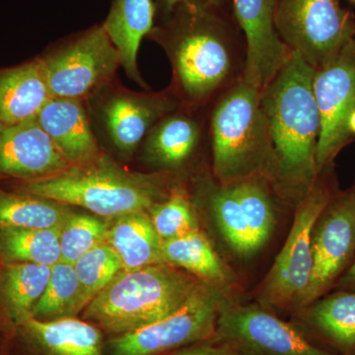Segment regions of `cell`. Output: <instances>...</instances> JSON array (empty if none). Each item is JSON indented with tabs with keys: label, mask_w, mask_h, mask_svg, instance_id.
I'll return each mask as SVG.
<instances>
[{
	"label": "cell",
	"mask_w": 355,
	"mask_h": 355,
	"mask_svg": "<svg viewBox=\"0 0 355 355\" xmlns=\"http://www.w3.org/2000/svg\"><path fill=\"white\" fill-rule=\"evenodd\" d=\"M73 266L87 305L123 270L120 259L106 243L84 254Z\"/></svg>",
	"instance_id": "1f68e13d"
},
{
	"label": "cell",
	"mask_w": 355,
	"mask_h": 355,
	"mask_svg": "<svg viewBox=\"0 0 355 355\" xmlns=\"http://www.w3.org/2000/svg\"><path fill=\"white\" fill-rule=\"evenodd\" d=\"M175 102L165 95L116 94L104 105L103 116L114 146L132 154L159 119L170 113Z\"/></svg>",
	"instance_id": "2e32d148"
},
{
	"label": "cell",
	"mask_w": 355,
	"mask_h": 355,
	"mask_svg": "<svg viewBox=\"0 0 355 355\" xmlns=\"http://www.w3.org/2000/svg\"><path fill=\"white\" fill-rule=\"evenodd\" d=\"M162 261L167 265L183 268L228 295L237 286L235 275L200 229L163 242Z\"/></svg>",
	"instance_id": "ac0fdd59"
},
{
	"label": "cell",
	"mask_w": 355,
	"mask_h": 355,
	"mask_svg": "<svg viewBox=\"0 0 355 355\" xmlns=\"http://www.w3.org/2000/svg\"><path fill=\"white\" fill-rule=\"evenodd\" d=\"M71 211L64 203L0 188V229L62 227Z\"/></svg>",
	"instance_id": "484cf974"
},
{
	"label": "cell",
	"mask_w": 355,
	"mask_h": 355,
	"mask_svg": "<svg viewBox=\"0 0 355 355\" xmlns=\"http://www.w3.org/2000/svg\"><path fill=\"white\" fill-rule=\"evenodd\" d=\"M86 306L74 266L60 261L51 266L48 286L35 307L32 318L53 321L74 317Z\"/></svg>",
	"instance_id": "83f0119b"
},
{
	"label": "cell",
	"mask_w": 355,
	"mask_h": 355,
	"mask_svg": "<svg viewBox=\"0 0 355 355\" xmlns=\"http://www.w3.org/2000/svg\"><path fill=\"white\" fill-rule=\"evenodd\" d=\"M261 93L240 76L214 108L212 169L218 183L256 176L268 180L272 146Z\"/></svg>",
	"instance_id": "5b68a950"
},
{
	"label": "cell",
	"mask_w": 355,
	"mask_h": 355,
	"mask_svg": "<svg viewBox=\"0 0 355 355\" xmlns=\"http://www.w3.org/2000/svg\"><path fill=\"white\" fill-rule=\"evenodd\" d=\"M154 15V0H114L103 24L120 53L121 67L130 78L141 84L137 53L142 39L153 31Z\"/></svg>",
	"instance_id": "ffe728a7"
},
{
	"label": "cell",
	"mask_w": 355,
	"mask_h": 355,
	"mask_svg": "<svg viewBox=\"0 0 355 355\" xmlns=\"http://www.w3.org/2000/svg\"><path fill=\"white\" fill-rule=\"evenodd\" d=\"M210 340L229 345L237 355H340L319 347L266 306L241 305L229 299Z\"/></svg>",
	"instance_id": "9c48e42d"
},
{
	"label": "cell",
	"mask_w": 355,
	"mask_h": 355,
	"mask_svg": "<svg viewBox=\"0 0 355 355\" xmlns=\"http://www.w3.org/2000/svg\"><path fill=\"white\" fill-rule=\"evenodd\" d=\"M19 189L20 193L84 207L109 221L149 211L171 191L164 178L128 171L103 154L53 176L23 181Z\"/></svg>",
	"instance_id": "7a4b0ae2"
},
{
	"label": "cell",
	"mask_w": 355,
	"mask_h": 355,
	"mask_svg": "<svg viewBox=\"0 0 355 355\" xmlns=\"http://www.w3.org/2000/svg\"><path fill=\"white\" fill-rule=\"evenodd\" d=\"M37 120L70 166L87 164L101 155L80 100L51 97Z\"/></svg>",
	"instance_id": "9a60e30c"
},
{
	"label": "cell",
	"mask_w": 355,
	"mask_h": 355,
	"mask_svg": "<svg viewBox=\"0 0 355 355\" xmlns=\"http://www.w3.org/2000/svg\"><path fill=\"white\" fill-rule=\"evenodd\" d=\"M60 232V227L0 229V261L57 265L62 261Z\"/></svg>",
	"instance_id": "d4e9b609"
},
{
	"label": "cell",
	"mask_w": 355,
	"mask_h": 355,
	"mask_svg": "<svg viewBox=\"0 0 355 355\" xmlns=\"http://www.w3.org/2000/svg\"><path fill=\"white\" fill-rule=\"evenodd\" d=\"M352 1L355 2V0H352Z\"/></svg>",
	"instance_id": "8d00e7d4"
},
{
	"label": "cell",
	"mask_w": 355,
	"mask_h": 355,
	"mask_svg": "<svg viewBox=\"0 0 355 355\" xmlns=\"http://www.w3.org/2000/svg\"><path fill=\"white\" fill-rule=\"evenodd\" d=\"M228 294L207 284L181 309L139 330L114 336L111 355H156L209 340Z\"/></svg>",
	"instance_id": "ba28073f"
},
{
	"label": "cell",
	"mask_w": 355,
	"mask_h": 355,
	"mask_svg": "<svg viewBox=\"0 0 355 355\" xmlns=\"http://www.w3.org/2000/svg\"><path fill=\"white\" fill-rule=\"evenodd\" d=\"M214 4L190 0L173 9L165 30L175 77L191 102L205 101L226 85L235 69V49Z\"/></svg>",
	"instance_id": "277c9868"
},
{
	"label": "cell",
	"mask_w": 355,
	"mask_h": 355,
	"mask_svg": "<svg viewBox=\"0 0 355 355\" xmlns=\"http://www.w3.org/2000/svg\"><path fill=\"white\" fill-rule=\"evenodd\" d=\"M205 286L167 263L121 270L86 306L84 318L110 335H125L181 309Z\"/></svg>",
	"instance_id": "3957f363"
},
{
	"label": "cell",
	"mask_w": 355,
	"mask_h": 355,
	"mask_svg": "<svg viewBox=\"0 0 355 355\" xmlns=\"http://www.w3.org/2000/svg\"><path fill=\"white\" fill-rule=\"evenodd\" d=\"M315 70L291 51L261 93L272 146L268 181L280 198L296 205L319 175L316 156L321 120L313 91Z\"/></svg>",
	"instance_id": "6da1fadb"
},
{
	"label": "cell",
	"mask_w": 355,
	"mask_h": 355,
	"mask_svg": "<svg viewBox=\"0 0 355 355\" xmlns=\"http://www.w3.org/2000/svg\"><path fill=\"white\" fill-rule=\"evenodd\" d=\"M347 128H349L350 135H355V110L349 116Z\"/></svg>",
	"instance_id": "d590c367"
},
{
	"label": "cell",
	"mask_w": 355,
	"mask_h": 355,
	"mask_svg": "<svg viewBox=\"0 0 355 355\" xmlns=\"http://www.w3.org/2000/svg\"><path fill=\"white\" fill-rule=\"evenodd\" d=\"M69 167L37 116L15 125H0V175L32 181Z\"/></svg>",
	"instance_id": "5bb4252c"
},
{
	"label": "cell",
	"mask_w": 355,
	"mask_h": 355,
	"mask_svg": "<svg viewBox=\"0 0 355 355\" xmlns=\"http://www.w3.org/2000/svg\"><path fill=\"white\" fill-rule=\"evenodd\" d=\"M305 323L327 347L340 355H355V293L336 291L304 308Z\"/></svg>",
	"instance_id": "d6986e66"
},
{
	"label": "cell",
	"mask_w": 355,
	"mask_h": 355,
	"mask_svg": "<svg viewBox=\"0 0 355 355\" xmlns=\"http://www.w3.org/2000/svg\"><path fill=\"white\" fill-rule=\"evenodd\" d=\"M51 98L42 60L0 72V125L36 118Z\"/></svg>",
	"instance_id": "e0dca14e"
},
{
	"label": "cell",
	"mask_w": 355,
	"mask_h": 355,
	"mask_svg": "<svg viewBox=\"0 0 355 355\" xmlns=\"http://www.w3.org/2000/svg\"><path fill=\"white\" fill-rule=\"evenodd\" d=\"M186 1H190V0H162V6L166 12L171 13L175 7ZM205 1L210 2L217 6H219L221 0H205Z\"/></svg>",
	"instance_id": "e575fe53"
},
{
	"label": "cell",
	"mask_w": 355,
	"mask_h": 355,
	"mask_svg": "<svg viewBox=\"0 0 355 355\" xmlns=\"http://www.w3.org/2000/svg\"><path fill=\"white\" fill-rule=\"evenodd\" d=\"M172 355H237L234 350L223 343L209 340L195 343L188 349L180 350Z\"/></svg>",
	"instance_id": "d6a6232c"
},
{
	"label": "cell",
	"mask_w": 355,
	"mask_h": 355,
	"mask_svg": "<svg viewBox=\"0 0 355 355\" xmlns=\"http://www.w3.org/2000/svg\"><path fill=\"white\" fill-rule=\"evenodd\" d=\"M277 0H233L238 24L246 39L241 76L260 90L266 87L288 58L291 50L275 28Z\"/></svg>",
	"instance_id": "4fadbf2b"
},
{
	"label": "cell",
	"mask_w": 355,
	"mask_h": 355,
	"mask_svg": "<svg viewBox=\"0 0 355 355\" xmlns=\"http://www.w3.org/2000/svg\"><path fill=\"white\" fill-rule=\"evenodd\" d=\"M313 91L321 120L316 156L320 173L334 165L336 155L352 139L347 123L355 110L354 38L315 70Z\"/></svg>",
	"instance_id": "8fae6325"
},
{
	"label": "cell",
	"mask_w": 355,
	"mask_h": 355,
	"mask_svg": "<svg viewBox=\"0 0 355 355\" xmlns=\"http://www.w3.org/2000/svg\"><path fill=\"white\" fill-rule=\"evenodd\" d=\"M42 62L51 97L81 100L109 80L121 57L101 25Z\"/></svg>",
	"instance_id": "7c38bea8"
},
{
	"label": "cell",
	"mask_w": 355,
	"mask_h": 355,
	"mask_svg": "<svg viewBox=\"0 0 355 355\" xmlns=\"http://www.w3.org/2000/svg\"><path fill=\"white\" fill-rule=\"evenodd\" d=\"M109 220L71 211L60 227L62 261L73 265L84 254L106 241Z\"/></svg>",
	"instance_id": "4dcf8cb0"
},
{
	"label": "cell",
	"mask_w": 355,
	"mask_h": 355,
	"mask_svg": "<svg viewBox=\"0 0 355 355\" xmlns=\"http://www.w3.org/2000/svg\"><path fill=\"white\" fill-rule=\"evenodd\" d=\"M275 22L287 48L315 69L354 38V16L340 0H277Z\"/></svg>",
	"instance_id": "52a82bcc"
},
{
	"label": "cell",
	"mask_w": 355,
	"mask_h": 355,
	"mask_svg": "<svg viewBox=\"0 0 355 355\" xmlns=\"http://www.w3.org/2000/svg\"><path fill=\"white\" fill-rule=\"evenodd\" d=\"M23 327L46 355H103L100 329L74 317L53 321L31 318Z\"/></svg>",
	"instance_id": "7402d4cb"
},
{
	"label": "cell",
	"mask_w": 355,
	"mask_h": 355,
	"mask_svg": "<svg viewBox=\"0 0 355 355\" xmlns=\"http://www.w3.org/2000/svg\"><path fill=\"white\" fill-rule=\"evenodd\" d=\"M148 214L163 242L200 229L193 202L181 188L172 189L168 198L154 205Z\"/></svg>",
	"instance_id": "f546056e"
},
{
	"label": "cell",
	"mask_w": 355,
	"mask_h": 355,
	"mask_svg": "<svg viewBox=\"0 0 355 355\" xmlns=\"http://www.w3.org/2000/svg\"><path fill=\"white\" fill-rule=\"evenodd\" d=\"M257 250L265 246L275 227L272 184L263 176L232 182Z\"/></svg>",
	"instance_id": "f1b7e54d"
},
{
	"label": "cell",
	"mask_w": 355,
	"mask_h": 355,
	"mask_svg": "<svg viewBox=\"0 0 355 355\" xmlns=\"http://www.w3.org/2000/svg\"><path fill=\"white\" fill-rule=\"evenodd\" d=\"M355 190V182L354 184ZM336 291H345L354 292L355 293V261L352 268L347 270V272L342 277L336 286Z\"/></svg>",
	"instance_id": "836d02e7"
},
{
	"label": "cell",
	"mask_w": 355,
	"mask_h": 355,
	"mask_svg": "<svg viewBox=\"0 0 355 355\" xmlns=\"http://www.w3.org/2000/svg\"><path fill=\"white\" fill-rule=\"evenodd\" d=\"M51 266L30 263H2L0 303L9 321L23 326L31 319L51 277Z\"/></svg>",
	"instance_id": "603a6c76"
},
{
	"label": "cell",
	"mask_w": 355,
	"mask_h": 355,
	"mask_svg": "<svg viewBox=\"0 0 355 355\" xmlns=\"http://www.w3.org/2000/svg\"><path fill=\"white\" fill-rule=\"evenodd\" d=\"M338 191L331 165L319 173L307 195L298 203L291 232L261 286V300L266 307L299 308L312 270L313 226Z\"/></svg>",
	"instance_id": "8992f818"
},
{
	"label": "cell",
	"mask_w": 355,
	"mask_h": 355,
	"mask_svg": "<svg viewBox=\"0 0 355 355\" xmlns=\"http://www.w3.org/2000/svg\"><path fill=\"white\" fill-rule=\"evenodd\" d=\"M312 270L298 309L336 288L355 261V190L338 191L318 216L312 235Z\"/></svg>",
	"instance_id": "30bf717a"
},
{
	"label": "cell",
	"mask_w": 355,
	"mask_h": 355,
	"mask_svg": "<svg viewBox=\"0 0 355 355\" xmlns=\"http://www.w3.org/2000/svg\"><path fill=\"white\" fill-rule=\"evenodd\" d=\"M105 243L114 250L127 272L164 263L163 241L148 211L132 212L110 220Z\"/></svg>",
	"instance_id": "44dd1931"
},
{
	"label": "cell",
	"mask_w": 355,
	"mask_h": 355,
	"mask_svg": "<svg viewBox=\"0 0 355 355\" xmlns=\"http://www.w3.org/2000/svg\"><path fill=\"white\" fill-rule=\"evenodd\" d=\"M200 137V125L193 119L184 114L167 116L148 132L146 153L161 167L176 169L191 157Z\"/></svg>",
	"instance_id": "cb8c5ba5"
},
{
	"label": "cell",
	"mask_w": 355,
	"mask_h": 355,
	"mask_svg": "<svg viewBox=\"0 0 355 355\" xmlns=\"http://www.w3.org/2000/svg\"><path fill=\"white\" fill-rule=\"evenodd\" d=\"M209 205L219 232L238 256H253L258 252L248 227L246 216L232 182L210 187Z\"/></svg>",
	"instance_id": "4316f807"
}]
</instances>
